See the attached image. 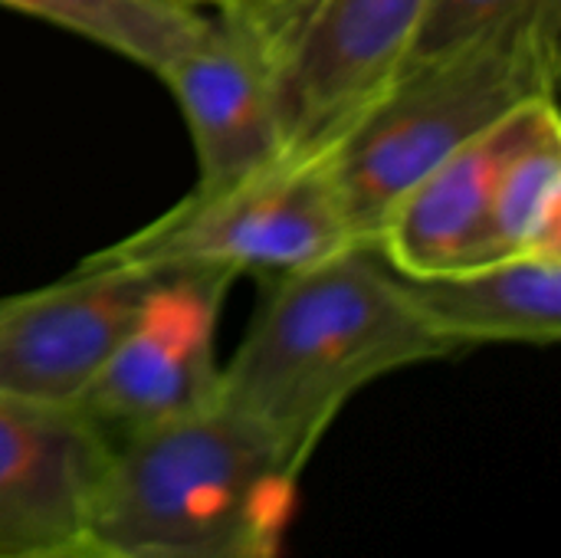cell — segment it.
Wrapping results in <instances>:
<instances>
[{"label": "cell", "instance_id": "obj_1", "mask_svg": "<svg viewBox=\"0 0 561 558\" xmlns=\"http://www.w3.org/2000/svg\"><path fill=\"white\" fill-rule=\"evenodd\" d=\"M450 355L411 306L394 266L358 243L276 280L240 349L220 365L217 401L260 428L302 474L362 388Z\"/></svg>", "mask_w": 561, "mask_h": 558}, {"label": "cell", "instance_id": "obj_2", "mask_svg": "<svg viewBox=\"0 0 561 558\" xmlns=\"http://www.w3.org/2000/svg\"><path fill=\"white\" fill-rule=\"evenodd\" d=\"M299 480L220 401L112 447L85 533L131 558H283Z\"/></svg>", "mask_w": 561, "mask_h": 558}, {"label": "cell", "instance_id": "obj_3", "mask_svg": "<svg viewBox=\"0 0 561 558\" xmlns=\"http://www.w3.org/2000/svg\"><path fill=\"white\" fill-rule=\"evenodd\" d=\"M561 0L454 49L408 59L329 148L352 230L375 237L394 201L536 99H556Z\"/></svg>", "mask_w": 561, "mask_h": 558}, {"label": "cell", "instance_id": "obj_4", "mask_svg": "<svg viewBox=\"0 0 561 558\" xmlns=\"http://www.w3.org/2000/svg\"><path fill=\"white\" fill-rule=\"evenodd\" d=\"M358 243L332 151H316L286 155L214 194L191 191L99 257L151 273L220 270L233 280L240 273L283 280Z\"/></svg>", "mask_w": 561, "mask_h": 558}, {"label": "cell", "instance_id": "obj_5", "mask_svg": "<svg viewBox=\"0 0 561 558\" xmlns=\"http://www.w3.org/2000/svg\"><path fill=\"white\" fill-rule=\"evenodd\" d=\"M230 273H158L122 342L72 408L108 447L217 401V319Z\"/></svg>", "mask_w": 561, "mask_h": 558}, {"label": "cell", "instance_id": "obj_6", "mask_svg": "<svg viewBox=\"0 0 561 558\" xmlns=\"http://www.w3.org/2000/svg\"><path fill=\"white\" fill-rule=\"evenodd\" d=\"M158 273L92 253L72 276L0 299V398L76 408Z\"/></svg>", "mask_w": 561, "mask_h": 558}, {"label": "cell", "instance_id": "obj_7", "mask_svg": "<svg viewBox=\"0 0 561 558\" xmlns=\"http://www.w3.org/2000/svg\"><path fill=\"white\" fill-rule=\"evenodd\" d=\"M431 0H319L276 72L289 155L329 151L411 53Z\"/></svg>", "mask_w": 561, "mask_h": 558}, {"label": "cell", "instance_id": "obj_8", "mask_svg": "<svg viewBox=\"0 0 561 558\" xmlns=\"http://www.w3.org/2000/svg\"><path fill=\"white\" fill-rule=\"evenodd\" d=\"M158 79L178 99L194 141V194L240 184L289 155L276 76L220 20L210 16Z\"/></svg>", "mask_w": 561, "mask_h": 558}, {"label": "cell", "instance_id": "obj_9", "mask_svg": "<svg viewBox=\"0 0 561 558\" xmlns=\"http://www.w3.org/2000/svg\"><path fill=\"white\" fill-rule=\"evenodd\" d=\"M108 457V441L72 408L0 398V558L82 536Z\"/></svg>", "mask_w": 561, "mask_h": 558}, {"label": "cell", "instance_id": "obj_10", "mask_svg": "<svg viewBox=\"0 0 561 558\" xmlns=\"http://www.w3.org/2000/svg\"><path fill=\"white\" fill-rule=\"evenodd\" d=\"M519 112L454 151L394 201L375 250L398 273L427 276L496 260L493 191Z\"/></svg>", "mask_w": 561, "mask_h": 558}, {"label": "cell", "instance_id": "obj_11", "mask_svg": "<svg viewBox=\"0 0 561 558\" xmlns=\"http://www.w3.org/2000/svg\"><path fill=\"white\" fill-rule=\"evenodd\" d=\"M398 276L417 316L454 352L556 345L561 339V253H519L447 273Z\"/></svg>", "mask_w": 561, "mask_h": 558}, {"label": "cell", "instance_id": "obj_12", "mask_svg": "<svg viewBox=\"0 0 561 558\" xmlns=\"http://www.w3.org/2000/svg\"><path fill=\"white\" fill-rule=\"evenodd\" d=\"M561 253L559 99L529 102L503 155L493 191V257Z\"/></svg>", "mask_w": 561, "mask_h": 558}, {"label": "cell", "instance_id": "obj_13", "mask_svg": "<svg viewBox=\"0 0 561 558\" xmlns=\"http://www.w3.org/2000/svg\"><path fill=\"white\" fill-rule=\"evenodd\" d=\"M0 7L85 36L154 76L210 23L201 7L184 0H0Z\"/></svg>", "mask_w": 561, "mask_h": 558}, {"label": "cell", "instance_id": "obj_14", "mask_svg": "<svg viewBox=\"0 0 561 558\" xmlns=\"http://www.w3.org/2000/svg\"><path fill=\"white\" fill-rule=\"evenodd\" d=\"M549 3H559V0H431L408 59H424V56L454 49L460 43L493 33Z\"/></svg>", "mask_w": 561, "mask_h": 558}, {"label": "cell", "instance_id": "obj_15", "mask_svg": "<svg viewBox=\"0 0 561 558\" xmlns=\"http://www.w3.org/2000/svg\"><path fill=\"white\" fill-rule=\"evenodd\" d=\"M214 20L240 36L276 76L319 0H214Z\"/></svg>", "mask_w": 561, "mask_h": 558}, {"label": "cell", "instance_id": "obj_16", "mask_svg": "<svg viewBox=\"0 0 561 558\" xmlns=\"http://www.w3.org/2000/svg\"><path fill=\"white\" fill-rule=\"evenodd\" d=\"M23 558H131V556H122V553H115V549L102 546L99 539H92L89 533H82V536H76V539H69V543H59V546H49V549H43V553H33V556H23Z\"/></svg>", "mask_w": 561, "mask_h": 558}, {"label": "cell", "instance_id": "obj_17", "mask_svg": "<svg viewBox=\"0 0 561 558\" xmlns=\"http://www.w3.org/2000/svg\"><path fill=\"white\" fill-rule=\"evenodd\" d=\"M184 3H194V7H204V3H214V0H184Z\"/></svg>", "mask_w": 561, "mask_h": 558}]
</instances>
